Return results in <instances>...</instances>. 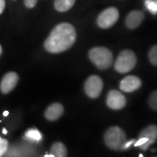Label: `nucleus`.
<instances>
[{
	"label": "nucleus",
	"instance_id": "a878e982",
	"mask_svg": "<svg viewBox=\"0 0 157 157\" xmlns=\"http://www.w3.org/2000/svg\"><path fill=\"white\" fill-rule=\"evenodd\" d=\"M2 54V46L0 45V56H1Z\"/></svg>",
	"mask_w": 157,
	"mask_h": 157
},
{
	"label": "nucleus",
	"instance_id": "a211bd4d",
	"mask_svg": "<svg viewBox=\"0 0 157 157\" xmlns=\"http://www.w3.org/2000/svg\"><path fill=\"white\" fill-rule=\"evenodd\" d=\"M148 105L153 110L157 111V90L151 94L148 98Z\"/></svg>",
	"mask_w": 157,
	"mask_h": 157
},
{
	"label": "nucleus",
	"instance_id": "f03ea898",
	"mask_svg": "<svg viewBox=\"0 0 157 157\" xmlns=\"http://www.w3.org/2000/svg\"><path fill=\"white\" fill-rule=\"evenodd\" d=\"M89 58L96 67L101 70L108 69L113 63L112 52L104 47L92 48L89 52Z\"/></svg>",
	"mask_w": 157,
	"mask_h": 157
},
{
	"label": "nucleus",
	"instance_id": "5701e85b",
	"mask_svg": "<svg viewBox=\"0 0 157 157\" xmlns=\"http://www.w3.org/2000/svg\"><path fill=\"white\" fill-rule=\"evenodd\" d=\"M8 114H9V112H8V111H4V113H3L4 117H7V116H8Z\"/></svg>",
	"mask_w": 157,
	"mask_h": 157
},
{
	"label": "nucleus",
	"instance_id": "bb28decb",
	"mask_svg": "<svg viewBox=\"0 0 157 157\" xmlns=\"http://www.w3.org/2000/svg\"><path fill=\"white\" fill-rule=\"evenodd\" d=\"M140 156V157H142V156H143V155H142V154H140V156Z\"/></svg>",
	"mask_w": 157,
	"mask_h": 157
},
{
	"label": "nucleus",
	"instance_id": "cd10ccee",
	"mask_svg": "<svg viewBox=\"0 0 157 157\" xmlns=\"http://www.w3.org/2000/svg\"><path fill=\"white\" fill-rule=\"evenodd\" d=\"M13 1H16V0H13Z\"/></svg>",
	"mask_w": 157,
	"mask_h": 157
},
{
	"label": "nucleus",
	"instance_id": "6e6552de",
	"mask_svg": "<svg viewBox=\"0 0 157 157\" xmlns=\"http://www.w3.org/2000/svg\"><path fill=\"white\" fill-rule=\"evenodd\" d=\"M19 80L17 73L11 71L6 74L0 83V90L3 94H8L16 87Z\"/></svg>",
	"mask_w": 157,
	"mask_h": 157
},
{
	"label": "nucleus",
	"instance_id": "f3484780",
	"mask_svg": "<svg viewBox=\"0 0 157 157\" xmlns=\"http://www.w3.org/2000/svg\"><path fill=\"white\" fill-rule=\"evenodd\" d=\"M145 5L151 13L157 14V0H146Z\"/></svg>",
	"mask_w": 157,
	"mask_h": 157
},
{
	"label": "nucleus",
	"instance_id": "4be33fe9",
	"mask_svg": "<svg viewBox=\"0 0 157 157\" xmlns=\"http://www.w3.org/2000/svg\"><path fill=\"white\" fill-rule=\"evenodd\" d=\"M5 8V0H0V15L3 13Z\"/></svg>",
	"mask_w": 157,
	"mask_h": 157
},
{
	"label": "nucleus",
	"instance_id": "f257e3e1",
	"mask_svg": "<svg viewBox=\"0 0 157 157\" xmlns=\"http://www.w3.org/2000/svg\"><path fill=\"white\" fill-rule=\"evenodd\" d=\"M76 39V31L69 23H60L56 25L45 40V50L52 54H58L68 50Z\"/></svg>",
	"mask_w": 157,
	"mask_h": 157
},
{
	"label": "nucleus",
	"instance_id": "6ab92c4d",
	"mask_svg": "<svg viewBox=\"0 0 157 157\" xmlns=\"http://www.w3.org/2000/svg\"><path fill=\"white\" fill-rule=\"evenodd\" d=\"M8 148V141L0 137V156H2Z\"/></svg>",
	"mask_w": 157,
	"mask_h": 157
},
{
	"label": "nucleus",
	"instance_id": "f8f14e48",
	"mask_svg": "<svg viewBox=\"0 0 157 157\" xmlns=\"http://www.w3.org/2000/svg\"><path fill=\"white\" fill-rule=\"evenodd\" d=\"M64 107L60 103H53L47 108L44 117L49 121H56L63 114Z\"/></svg>",
	"mask_w": 157,
	"mask_h": 157
},
{
	"label": "nucleus",
	"instance_id": "412c9836",
	"mask_svg": "<svg viewBox=\"0 0 157 157\" xmlns=\"http://www.w3.org/2000/svg\"><path fill=\"white\" fill-rule=\"evenodd\" d=\"M135 140H130L129 141H125L124 143V144L122 145V146H121V148L120 150H127V149H128L129 147H130L133 143H135Z\"/></svg>",
	"mask_w": 157,
	"mask_h": 157
},
{
	"label": "nucleus",
	"instance_id": "4468645a",
	"mask_svg": "<svg viewBox=\"0 0 157 157\" xmlns=\"http://www.w3.org/2000/svg\"><path fill=\"white\" fill-rule=\"evenodd\" d=\"M51 154L56 157L67 156V148L61 142H56L52 145L50 149Z\"/></svg>",
	"mask_w": 157,
	"mask_h": 157
},
{
	"label": "nucleus",
	"instance_id": "9d476101",
	"mask_svg": "<svg viewBox=\"0 0 157 157\" xmlns=\"http://www.w3.org/2000/svg\"><path fill=\"white\" fill-rule=\"evenodd\" d=\"M145 19V15L142 11L135 10L127 14L125 18V25L129 29L133 30L138 28Z\"/></svg>",
	"mask_w": 157,
	"mask_h": 157
},
{
	"label": "nucleus",
	"instance_id": "ddd939ff",
	"mask_svg": "<svg viewBox=\"0 0 157 157\" xmlns=\"http://www.w3.org/2000/svg\"><path fill=\"white\" fill-rule=\"evenodd\" d=\"M76 0H55L54 7L59 13H66L73 7Z\"/></svg>",
	"mask_w": 157,
	"mask_h": 157
},
{
	"label": "nucleus",
	"instance_id": "0eeeda50",
	"mask_svg": "<svg viewBox=\"0 0 157 157\" xmlns=\"http://www.w3.org/2000/svg\"><path fill=\"white\" fill-rule=\"evenodd\" d=\"M126 98L121 92L118 90H111L107 95L106 104L110 109L120 110L126 105Z\"/></svg>",
	"mask_w": 157,
	"mask_h": 157
},
{
	"label": "nucleus",
	"instance_id": "20e7f679",
	"mask_svg": "<svg viewBox=\"0 0 157 157\" xmlns=\"http://www.w3.org/2000/svg\"><path fill=\"white\" fill-rule=\"evenodd\" d=\"M137 63V57L132 50H123L119 55L114 64V68L120 74H126L131 71Z\"/></svg>",
	"mask_w": 157,
	"mask_h": 157
},
{
	"label": "nucleus",
	"instance_id": "aec40b11",
	"mask_svg": "<svg viewBox=\"0 0 157 157\" xmlns=\"http://www.w3.org/2000/svg\"><path fill=\"white\" fill-rule=\"evenodd\" d=\"M38 3V0H24V5L28 9H32L35 7Z\"/></svg>",
	"mask_w": 157,
	"mask_h": 157
},
{
	"label": "nucleus",
	"instance_id": "9b49d317",
	"mask_svg": "<svg viewBox=\"0 0 157 157\" xmlns=\"http://www.w3.org/2000/svg\"><path fill=\"white\" fill-rule=\"evenodd\" d=\"M139 137L147 139L146 144L141 148L143 151H146L157 140V125L150 124L145 127L139 134Z\"/></svg>",
	"mask_w": 157,
	"mask_h": 157
},
{
	"label": "nucleus",
	"instance_id": "39448f33",
	"mask_svg": "<svg viewBox=\"0 0 157 157\" xmlns=\"http://www.w3.org/2000/svg\"><path fill=\"white\" fill-rule=\"evenodd\" d=\"M119 17V12L114 7H110L103 10L97 17V24L101 29H108L117 22Z\"/></svg>",
	"mask_w": 157,
	"mask_h": 157
},
{
	"label": "nucleus",
	"instance_id": "2eb2a0df",
	"mask_svg": "<svg viewBox=\"0 0 157 157\" xmlns=\"http://www.w3.org/2000/svg\"><path fill=\"white\" fill-rule=\"evenodd\" d=\"M25 138L34 142H39L42 140V135L36 129H29L25 133Z\"/></svg>",
	"mask_w": 157,
	"mask_h": 157
},
{
	"label": "nucleus",
	"instance_id": "393cba45",
	"mask_svg": "<svg viewBox=\"0 0 157 157\" xmlns=\"http://www.w3.org/2000/svg\"><path fill=\"white\" fill-rule=\"evenodd\" d=\"M2 132H3V134H5V135H6L7 133V131L6 130V129H5V128H3V129H2Z\"/></svg>",
	"mask_w": 157,
	"mask_h": 157
},
{
	"label": "nucleus",
	"instance_id": "1a4fd4ad",
	"mask_svg": "<svg viewBox=\"0 0 157 157\" xmlns=\"http://www.w3.org/2000/svg\"><path fill=\"white\" fill-rule=\"evenodd\" d=\"M142 86L140 78L136 76H127L121 80L119 84V88L125 93H132L140 89Z\"/></svg>",
	"mask_w": 157,
	"mask_h": 157
},
{
	"label": "nucleus",
	"instance_id": "b1692460",
	"mask_svg": "<svg viewBox=\"0 0 157 157\" xmlns=\"http://www.w3.org/2000/svg\"><path fill=\"white\" fill-rule=\"evenodd\" d=\"M44 157H55V156H54L53 154H50V155H45Z\"/></svg>",
	"mask_w": 157,
	"mask_h": 157
},
{
	"label": "nucleus",
	"instance_id": "dca6fc26",
	"mask_svg": "<svg viewBox=\"0 0 157 157\" xmlns=\"http://www.w3.org/2000/svg\"><path fill=\"white\" fill-rule=\"evenodd\" d=\"M148 59L153 66H157V44L154 45L149 50Z\"/></svg>",
	"mask_w": 157,
	"mask_h": 157
},
{
	"label": "nucleus",
	"instance_id": "423d86ee",
	"mask_svg": "<svg viewBox=\"0 0 157 157\" xmlns=\"http://www.w3.org/2000/svg\"><path fill=\"white\" fill-rule=\"evenodd\" d=\"M103 88L102 78L97 75L88 77L84 83V91L86 95L92 99H95L101 95Z\"/></svg>",
	"mask_w": 157,
	"mask_h": 157
},
{
	"label": "nucleus",
	"instance_id": "7ed1b4c3",
	"mask_svg": "<svg viewBox=\"0 0 157 157\" xmlns=\"http://www.w3.org/2000/svg\"><path fill=\"white\" fill-rule=\"evenodd\" d=\"M126 140V134L119 127L113 126L109 127L104 134V142L109 148L112 150H120Z\"/></svg>",
	"mask_w": 157,
	"mask_h": 157
}]
</instances>
